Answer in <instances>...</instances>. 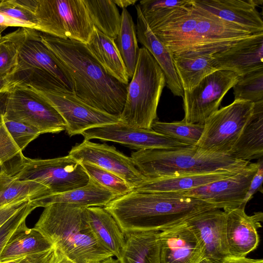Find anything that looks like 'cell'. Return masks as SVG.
I'll list each match as a JSON object with an SVG mask.
<instances>
[{
  "label": "cell",
  "instance_id": "cell-1",
  "mask_svg": "<svg viewBox=\"0 0 263 263\" xmlns=\"http://www.w3.org/2000/svg\"><path fill=\"white\" fill-rule=\"evenodd\" d=\"M41 37L71 79L77 98L103 112L121 115L128 85L108 74L85 43L41 32Z\"/></svg>",
  "mask_w": 263,
  "mask_h": 263
},
{
  "label": "cell",
  "instance_id": "cell-2",
  "mask_svg": "<svg viewBox=\"0 0 263 263\" xmlns=\"http://www.w3.org/2000/svg\"><path fill=\"white\" fill-rule=\"evenodd\" d=\"M104 208L114 217L125 234L161 231L200 213L217 208L198 198L176 193L133 190L117 197Z\"/></svg>",
  "mask_w": 263,
  "mask_h": 263
},
{
  "label": "cell",
  "instance_id": "cell-3",
  "mask_svg": "<svg viewBox=\"0 0 263 263\" xmlns=\"http://www.w3.org/2000/svg\"><path fill=\"white\" fill-rule=\"evenodd\" d=\"M172 55L192 52H217L252 34L193 7L151 29Z\"/></svg>",
  "mask_w": 263,
  "mask_h": 263
},
{
  "label": "cell",
  "instance_id": "cell-4",
  "mask_svg": "<svg viewBox=\"0 0 263 263\" xmlns=\"http://www.w3.org/2000/svg\"><path fill=\"white\" fill-rule=\"evenodd\" d=\"M34 228L74 263H96L114 256L96 238L86 207L65 203L49 204Z\"/></svg>",
  "mask_w": 263,
  "mask_h": 263
},
{
  "label": "cell",
  "instance_id": "cell-5",
  "mask_svg": "<svg viewBox=\"0 0 263 263\" xmlns=\"http://www.w3.org/2000/svg\"><path fill=\"white\" fill-rule=\"evenodd\" d=\"M130 158L140 172L149 179L220 171L238 172L250 163L197 145L174 149H139L133 152Z\"/></svg>",
  "mask_w": 263,
  "mask_h": 263
},
{
  "label": "cell",
  "instance_id": "cell-6",
  "mask_svg": "<svg viewBox=\"0 0 263 263\" xmlns=\"http://www.w3.org/2000/svg\"><path fill=\"white\" fill-rule=\"evenodd\" d=\"M166 84L159 65L144 47L139 55L131 81L128 83L120 122L135 127L151 129L157 118V110Z\"/></svg>",
  "mask_w": 263,
  "mask_h": 263
},
{
  "label": "cell",
  "instance_id": "cell-7",
  "mask_svg": "<svg viewBox=\"0 0 263 263\" xmlns=\"http://www.w3.org/2000/svg\"><path fill=\"white\" fill-rule=\"evenodd\" d=\"M4 171L21 181L39 183L51 194L85 185L89 177L82 163L69 155L47 159H31L23 154L5 164Z\"/></svg>",
  "mask_w": 263,
  "mask_h": 263
},
{
  "label": "cell",
  "instance_id": "cell-8",
  "mask_svg": "<svg viewBox=\"0 0 263 263\" xmlns=\"http://www.w3.org/2000/svg\"><path fill=\"white\" fill-rule=\"evenodd\" d=\"M38 31L86 44L93 30L83 0H34Z\"/></svg>",
  "mask_w": 263,
  "mask_h": 263
},
{
  "label": "cell",
  "instance_id": "cell-9",
  "mask_svg": "<svg viewBox=\"0 0 263 263\" xmlns=\"http://www.w3.org/2000/svg\"><path fill=\"white\" fill-rule=\"evenodd\" d=\"M3 117L32 126L42 134L59 133L66 124L57 110L26 85L16 84L5 93Z\"/></svg>",
  "mask_w": 263,
  "mask_h": 263
},
{
  "label": "cell",
  "instance_id": "cell-10",
  "mask_svg": "<svg viewBox=\"0 0 263 263\" xmlns=\"http://www.w3.org/2000/svg\"><path fill=\"white\" fill-rule=\"evenodd\" d=\"M253 107V103L234 100L217 110L205 121L203 132L197 146L230 156Z\"/></svg>",
  "mask_w": 263,
  "mask_h": 263
},
{
  "label": "cell",
  "instance_id": "cell-11",
  "mask_svg": "<svg viewBox=\"0 0 263 263\" xmlns=\"http://www.w3.org/2000/svg\"><path fill=\"white\" fill-rule=\"evenodd\" d=\"M26 86L43 97L57 110L66 124L65 130L70 137L81 135L90 128L120 122L119 116L96 109L82 102L74 93L66 90Z\"/></svg>",
  "mask_w": 263,
  "mask_h": 263
},
{
  "label": "cell",
  "instance_id": "cell-12",
  "mask_svg": "<svg viewBox=\"0 0 263 263\" xmlns=\"http://www.w3.org/2000/svg\"><path fill=\"white\" fill-rule=\"evenodd\" d=\"M239 76L234 72L218 70L205 77L193 89L183 91V120L204 124L218 109L224 96L233 88Z\"/></svg>",
  "mask_w": 263,
  "mask_h": 263
},
{
  "label": "cell",
  "instance_id": "cell-13",
  "mask_svg": "<svg viewBox=\"0 0 263 263\" xmlns=\"http://www.w3.org/2000/svg\"><path fill=\"white\" fill-rule=\"evenodd\" d=\"M68 155L81 163H91L117 175L133 190L146 179L130 157L106 144L84 139L73 146Z\"/></svg>",
  "mask_w": 263,
  "mask_h": 263
},
{
  "label": "cell",
  "instance_id": "cell-14",
  "mask_svg": "<svg viewBox=\"0 0 263 263\" xmlns=\"http://www.w3.org/2000/svg\"><path fill=\"white\" fill-rule=\"evenodd\" d=\"M257 170V163L250 162L242 170L231 176L176 193L204 200L223 211L237 208L242 205Z\"/></svg>",
  "mask_w": 263,
  "mask_h": 263
},
{
  "label": "cell",
  "instance_id": "cell-15",
  "mask_svg": "<svg viewBox=\"0 0 263 263\" xmlns=\"http://www.w3.org/2000/svg\"><path fill=\"white\" fill-rule=\"evenodd\" d=\"M81 135L85 140L111 141L138 150L174 149L189 146L152 129L135 127L120 122L90 128Z\"/></svg>",
  "mask_w": 263,
  "mask_h": 263
},
{
  "label": "cell",
  "instance_id": "cell-16",
  "mask_svg": "<svg viewBox=\"0 0 263 263\" xmlns=\"http://www.w3.org/2000/svg\"><path fill=\"white\" fill-rule=\"evenodd\" d=\"M31 69L41 70L51 74L59 80L68 91L73 93L71 79L42 41L41 32L22 28L17 64L14 74Z\"/></svg>",
  "mask_w": 263,
  "mask_h": 263
},
{
  "label": "cell",
  "instance_id": "cell-17",
  "mask_svg": "<svg viewBox=\"0 0 263 263\" xmlns=\"http://www.w3.org/2000/svg\"><path fill=\"white\" fill-rule=\"evenodd\" d=\"M243 207L223 211L224 233L230 257H241L255 250L259 244L257 230L261 227L263 213L247 215Z\"/></svg>",
  "mask_w": 263,
  "mask_h": 263
},
{
  "label": "cell",
  "instance_id": "cell-18",
  "mask_svg": "<svg viewBox=\"0 0 263 263\" xmlns=\"http://www.w3.org/2000/svg\"><path fill=\"white\" fill-rule=\"evenodd\" d=\"M225 216L223 211L214 208L186 221L200 242L203 258L222 262L230 257L224 233Z\"/></svg>",
  "mask_w": 263,
  "mask_h": 263
},
{
  "label": "cell",
  "instance_id": "cell-19",
  "mask_svg": "<svg viewBox=\"0 0 263 263\" xmlns=\"http://www.w3.org/2000/svg\"><path fill=\"white\" fill-rule=\"evenodd\" d=\"M262 0H193V7L252 34L263 32V21L256 6Z\"/></svg>",
  "mask_w": 263,
  "mask_h": 263
},
{
  "label": "cell",
  "instance_id": "cell-20",
  "mask_svg": "<svg viewBox=\"0 0 263 263\" xmlns=\"http://www.w3.org/2000/svg\"><path fill=\"white\" fill-rule=\"evenodd\" d=\"M160 263H198L203 258L200 242L186 221L159 232Z\"/></svg>",
  "mask_w": 263,
  "mask_h": 263
},
{
  "label": "cell",
  "instance_id": "cell-21",
  "mask_svg": "<svg viewBox=\"0 0 263 263\" xmlns=\"http://www.w3.org/2000/svg\"><path fill=\"white\" fill-rule=\"evenodd\" d=\"M217 70L242 76L263 69V32L253 34L228 48L213 54Z\"/></svg>",
  "mask_w": 263,
  "mask_h": 263
},
{
  "label": "cell",
  "instance_id": "cell-22",
  "mask_svg": "<svg viewBox=\"0 0 263 263\" xmlns=\"http://www.w3.org/2000/svg\"><path fill=\"white\" fill-rule=\"evenodd\" d=\"M137 12L136 26L138 41L147 49L162 70L168 88L175 96H183V90L176 72L173 55L164 44L148 27L138 5L135 6Z\"/></svg>",
  "mask_w": 263,
  "mask_h": 263
},
{
  "label": "cell",
  "instance_id": "cell-23",
  "mask_svg": "<svg viewBox=\"0 0 263 263\" xmlns=\"http://www.w3.org/2000/svg\"><path fill=\"white\" fill-rule=\"evenodd\" d=\"M117 197L108 190L89 177L84 186L66 192L48 195L30 200L38 207L54 203H65L84 207H104Z\"/></svg>",
  "mask_w": 263,
  "mask_h": 263
},
{
  "label": "cell",
  "instance_id": "cell-24",
  "mask_svg": "<svg viewBox=\"0 0 263 263\" xmlns=\"http://www.w3.org/2000/svg\"><path fill=\"white\" fill-rule=\"evenodd\" d=\"M263 101L254 103L252 113L244 126L230 156L250 161L262 157Z\"/></svg>",
  "mask_w": 263,
  "mask_h": 263
},
{
  "label": "cell",
  "instance_id": "cell-25",
  "mask_svg": "<svg viewBox=\"0 0 263 263\" xmlns=\"http://www.w3.org/2000/svg\"><path fill=\"white\" fill-rule=\"evenodd\" d=\"M213 53L204 51L172 55L183 91L191 90L205 77L218 70L215 65Z\"/></svg>",
  "mask_w": 263,
  "mask_h": 263
},
{
  "label": "cell",
  "instance_id": "cell-26",
  "mask_svg": "<svg viewBox=\"0 0 263 263\" xmlns=\"http://www.w3.org/2000/svg\"><path fill=\"white\" fill-rule=\"evenodd\" d=\"M90 227L98 242L119 259L125 241V234L104 207L86 208Z\"/></svg>",
  "mask_w": 263,
  "mask_h": 263
},
{
  "label": "cell",
  "instance_id": "cell-27",
  "mask_svg": "<svg viewBox=\"0 0 263 263\" xmlns=\"http://www.w3.org/2000/svg\"><path fill=\"white\" fill-rule=\"evenodd\" d=\"M238 172L220 171L177 177L146 178L134 190L152 193L181 192L226 178Z\"/></svg>",
  "mask_w": 263,
  "mask_h": 263
},
{
  "label": "cell",
  "instance_id": "cell-28",
  "mask_svg": "<svg viewBox=\"0 0 263 263\" xmlns=\"http://www.w3.org/2000/svg\"><path fill=\"white\" fill-rule=\"evenodd\" d=\"M54 246L41 232L29 228L26 221L14 233L0 254V261L47 252Z\"/></svg>",
  "mask_w": 263,
  "mask_h": 263
},
{
  "label": "cell",
  "instance_id": "cell-29",
  "mask_svg": "<svg viewBox=\"0 0 263 263\" xmlns=\"http://www.w3.org/2000/svg\"><path fill=\"white\" fill-rule=\"evenodd\" d=\"M90 52L110 76L128 85L129 78L115 40L93 27L92 34L85 44Z\"/></svg>",
  "mask_w": 263,
  "mask_h": 263
},
{
  "label": "cell",
  "instance_id": "cell-30",
  "mask_svg": "<svg viewBox=\"0 0 263 263\" xmlns=\"http://www.w3.org/2000/svg\"><path fill=\"white\" fill-rule=\"evenodd\" d=\"M144 231L125 234L120 263H160L159 233Z\"/></svg>",
  "mask_w": 263,
  "mask_h": 263
},
{
  "label": "cell",
  "instance_id": "cell-31",
  "mask_svg": "<svg viewBox=\"0 0 263 263\" xmlns=\"http://www.w3.org/2000/svg\"><path fill=\"white\" fill-rule=\"evenodd\" d=\"M34 0H0V34L8 27L38 31Z\"/></svg>",
  "mask_w": 263,
  "mask_h": 263
},
{
  "label": "cell",
  "instance_id": "cell-32",
  "mask_svg": "<svg viewBox=\"0 0 263 263\" xmlns=\"http://www.w3.org/2000/svg\"><path fill=\"white\" fill-rule=\"evenodd\" d=\"M45 186L33 181H21L4 171L0 174V206L24 199L50 195Z\"/></svg>",
  "mask_w": 263,
  "mask_h": 263
},
{
  "label": "cell",
  "instance_id": "cell-33",
  "mask_svg": "<svg viewBox=\"0 0 263 263\" xmlns=\"http://www.w3.org/2000/svg\"><path fill=\"white\" fill-rule=\"evenodd\" d=\"M89 18L98 31L116 40L119 31L121 14L111 0H83Z\"/></svg>",
  "mask_w": 263,
  "mask_h": 263
},
{
  "label": "cell",
  "instance_id": "cell-34",
  "mask_svg": "<svg viewBox=\"0 0 263 263\" xmlns=\"http://www.w3.org/2000/svg\"><path fill=\"white\" fill-rule=\"evenodd\" d=\"M116 40L128 77L129 79H132L138 60L139 48L136 26L126 8L122 9L120 29Z\"/></svg>",
  "mask_w": 263,
  "mask_h": 263
},
{
  "label": "cell",
  "instance_id": "cell-35",
  "mask_svg": "<svg viewBox=\"0 0 263 263\" xmlns=\"http://www.w3.org/2000/svg\"><path fill=\"white\" fill-rule=\"evenodd\" d=\"M138 5L153 29L175 14L191 9L193 0H141Z\"/></svg>",
  "mask_w": 263,
  "mask_h": 263
},
{
  "label": "cell",
  "instance_id": "cell-36",
  "mask_svg": "<svg viewBox=\"0 0 263 263\" xmlns=\"http://www.w3.org/2000/svg\"><path fill=\"white\" fill-rule=\"evenodd\" d=\"M151 129L187 146H196L203 133L204 124L192 123L183 119L172 122L156 120L152 123Z\"/></svg>",
  "mask_w": 263,
  "mask_h": 263
},
{
  "label": "cell",
  "instance_id": "cell-37",
  "mask_svg": "<svg viewBox=\"0 0 263 263\" xmlns=\"http://www.w3.org/2000/svg\"><path fill=\"white\" fill-rule=\"evenodd\" d=\"M233 88L234 100L253 103L263 101V69L239 76Z\"/></svg>",
  "mask_w": 263,
  "mask_h": 263
},
{
  "label": "cell",
  "instance_id": "cell-38",
  "mask_svg": "<svg viewBox=\"0 0 263 263\" xmlns=\"http://www.w3.org/2000/svg\"><path fill=\"white\" fill-rule=\"evenodd\" d=\"M89 177L108 190L116 197L127 194L133 189L123 179L117 175L89 163H82Z\"/></svg>",
  "mask_w": 263,
  "mask_h": 263
},
{
  "label": "cell",
  "instance_id": "cell-39",
  "mask_svg": "<svg viewBox=\"0 0 263 263\" xmlns=\"http://www.w3.org/2000/svg\"><path fill=\"white\" fill-rule=\"evenodd\" d=\"M22 28L5 35L0 47V75L12 76L17 64Z\"/></svg>",
  "mask_w": 263,
  "mask_h": 263
},
{
  "label": "cell",
  "instance_id": "cell-40",
  "mask_svg": "<svg viewBox=\"0 0 263 263\" xmlns=\"http://www.w3.org/2000/svg\"><path fill=\"white\" fill-rule=\"evenodd\" d=\"M4 124L11 138L21 151L41 133L36 128L21 122L9 120L3 117Z\"/></svg>",
  "mask_w": 263,
  "mask_h": 263
},
{
  "label": "cell",
  "instance_id": "cell-41",
  "mask_svg": "<svg viewBox=\"0 0 263 263\" xmlns=\"http://www.w3.org/2000/svg\"><path fill=\"white\" fill-rule=\"evenodd\" d=\"M30 200L0 227V254L14 233L36 208Z\"/></svg>",
  "mask_w": 263,
  "mask_h": 263
},
{
  "label": "cell",
  "instance_id": "cell-42",
  "mask_svg": "<svg viewBox=\"0 0 263 263\" xmlns=\"http://www.w3.org/2000/svg\"><path fill=\"white\" fill-rule=\"evenodd\" d=\"M257 170L253 176L247 193L245 196L244 200L241 207L245 208L247 203L253 198L254 194L257 191H262L261 184L263 180V158H259L257 162Z\"/></svg>",
  "mask_w": 263,
  "mask_h": 263
},
{
  "label": "cell",
  "instance_id": "cell-43",
  "mask_svg": "<svg viewBox=\"0 0 263 263\" xmlns=\"http://www.w3.org/2000/svg\"><path fill=\"white\" fill-rule=\"evenodd\" d=\"M29 200V199L17 200L0 206V227Z\"/></svg>",
  "mask_w": 263,
  "mask_h": 263
},
{
  "label": "cell",
  "instance_id": "cell-44",
  "mask_svg": "<svg viewBox=\"0 0 263 263\" xmlns=\"http://www.w3.org/2000/svg\"><path fill=\"white\" fill-rule=\"evenodd\" d=\"M46 263H74L69 259L55 246L52 249Z\"/></svg>",
  "mask_w": 263,
  "mask_h": 263
},
{
  "label": "cell",
  "instance_id": "cell-45",
  "mask_svg": "<svg viewBox=\"0 0 263 263\" xmlns=\"http://www.w3.org/2000/svg\"><path fill=\"white\" fill-rule=\"evenodd\" d=\"M15 84L12 76L0 75V95L8 92Z\"/></svg>",
  "mask_w": 263,
  "mask_h": 263
},
{
  "label": "cell",
  "instance_id": "cell-46",
  "mask_svg": "<svg viewBox=\"0 0 263 263\" xmlns=\"http://www.w3.org/2000/svg\"><path fill=\"white\" fill-rule=\"evenodd\" d=\"M221 263H263V260L262 259H251L246 257H229Z\"/></svg>",
  "mask_w": 263,
  "mask_h": 263
},
{
  "label": "cell",
  "instance_id": "cell-47",
  "mask_svg": "<svg viewBox=\"0 0 263 263\" xmlns=\"http://www.w3.org/2000/svg\"><path fill=\"white\" fill-rule=\"evenodd\" d=\"M43 253L28 256H20L16 258H11L2 261H0V263H29L30 261L34 260V259H35L36 258H37V257H39L40 255H41Z\"/></svg>",
  "mask_w": 263,
  "mask_h": 263
},
{
  "label": "cell",
  "instance_id": "cell-48",
  "mask_svg": "<svg viewBox=\"0 0 263 263\" xmlns=\"http://www.w3.org/2000/svg\"><path fill=\"white\" fill-rule=\"evenodd\" d=\"M113 2L117 6L123 9L135 5L137 0H113Z\"/></svg>",
  "mask_w": 263,
  "mask_h": 263
},
{
  "label": "cell",
  "instance_id": "cell-49",
  "mask_svg": "<svg viewBox=\"0 0 263 263\" xmlns=\"http://www.w3.org/2000/svg\"><path fill=\"white\" fill-rule=\"evenodd\" d=\"M52 249L47 252H46L42 254L39 257H37V258H36L35 259H34V260H33L32 261H30L29 263H46Z\"/></svg>",
  "mask_w": 263,
  "mask_h": 263
},
{
  "label": "cell",
  "instance_id": "cell-50",
  "mask_svg": "<svg viewBox=\"0 0 263 263\" xmlns=\"http://www.w3.org/2000/svg\"><path fill=\"white\" fill-rule=\"evenodd\" d=\"M96 263H120L119 259L114 258V256L99 261Z\"/></svg>",
  "mask_w": 263,
  "mask_h": 263
},
{
  "label": "cell",
  "instance_id": "cell-51",
  "mask_svg": "<svg viewBox=\"0 0 263 263\" xmlns=\"http://www.w3.org/2000/svg\"><path fill=\"white\" fill-rule=\"evenodd\" d=\"M222 262L208 258L201 259L198 263H221Z\"/></svg>",
  "mask_w": 263,
  "mask_h": 263
},
{
  "label": "cell",
  "instance_id": "cell-52",
  "mask_svg": "<svg viewBox=\"0 0 263 263\" xmlns=\"http://www.w3.org/2000/svg\"><path fill=\"white\" fill-rule=\"evenodd\" d=\"M3 110L1 108H0V135H1V127L3 124Z\"/></svg>",
  "mask_w": 263,
  "mask_h": 263
},
{
  "label": "cell",
  "instance_id": "cell-53",
  "mask_svg": "<svg viewBox=\"0 0 263 263\" xmlns=\"http://www.w3.org/2000/svg\"><path fill=\"white\" fill-rule=\"evenodd\" d=\"M5 35L4 36H3L2 35V34H0V47H1V45H2V44L3 43V42L4 41L5 39Z\"/></svg>",
  "mask_w": 263,
  "mask_h": 263
},
{
  "label": "cell",
  "instance_id": "cell-54",
  "mask_svg": "<svg viewBox=\"0 0 263 263\" xmlns=\"http://www.w3.org/2000/svg\"><path fill=\"white\" fill-rule=\"evenodd\" d=\"M3 171H4V170H3V166L2 164H1V163L0 162V174H1Z\"/></svg>",
  "mask_w": 263,
  "mask_h": 263
}]
</instances>
